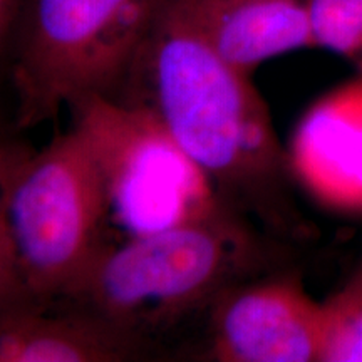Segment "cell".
<instances>
[{"label":"cell","instance_id":"cell-1","mask_svg":"<svg viewBox=\"0 0 362 362\" xmlns=\"http://www.w3.org/2000/svg\"><path fill=\"white\" fill-rule=\"evenodd\" d=\"M116 101L148 107L218 197L277 240L309 235L265 99L168 0Z\"/></svg>","mask_w":362,"mask_h":362},{"label":"cell","instance_id":"cell-2","mask_svg":"<svg viewBox=\"0 0 362 362\" xmlns=\"http://www.w3.org/2000/svg\"><path fill=\"white\" fill-rule=\"evenodd\" d=\"M235 210L107 243L66 298L156 347V337L243 280L279 269L274 245Z\"/></svg>","mask_w":362,"mask_h":362},{"label":"cell","instance_id":"cell-3","mask_svg":"<svg viewBox=\"0 0 362 362\" xmlns=\"http://www.w3.org/2000/svg\"><path fill=\"white\" fill-rule=\"evenodd\" d=\"M0 119V215L30 296H66L106 245L107 197L93 148L78 126L33 149Z\"/></svg>","mask_w":362,"mask_h":362},{"label":"cell","instance_id":"cell-4","mask_svg":"<svg viewBox=\"0 0 362 362\" xmlns=\"http://www.w3.org/2000/svg\"><path fill=\"white\" fill-rule=\"evenodd\" d=\"M168 0H27L11 71L16 129L88 98L119 99Z\"/></svg>","mask_w":362,"mask_h":362},{"label":"cell","instance_id":"cell-5","mask_svg":"<svg viewBox=\"0 0 362 362\" xmlns=\"http://www.w3.org/2000/svg\"><path fill=\"white\" fill-rule=\"evenodd\" d=\"M69 110L98 160L110 220L126 238L233 210L148 107L94 96Z\"/></svg>","mask_w":362,"mask_h":362},{"label":"cell","instance_id":"cell-6","mask_svg":"<svg viewBox=\"0 0 362 362\" xmlns=\"http://www.w3.org/2000/svg\"><path fill=\"white\" fill-rule=\"evenodd\" d=\"M203 359L317 362L320 302L300 275L275 269L226 288L206 310Z\"/></svg>","mask_w":362,"mask_h":362},{"label":"cell","instance_id":"cell-7","mask_svg":"<svg viewBox=\"0 0 362 362\" xmlns=\"http://www.w3.org/2000/svg\"><path fill=\"white\" fill-rule=\"evenodd\" d=\"M155 346L66 298L24 302L0 314V362H128Z\"/></svg>","mask_w":362,"mask_h":362},{"label":"cell","instance_id":"cell-8","mask_svg":"<svg viewBox=\"0 0 362 362\" xmlns=\"http://www.w3.org/2000/svg\"><path fill=\"white\" fill-rule=\"evenodd\" d=\"M193 29L243 74L288 52L314 49L310 0H171Z\"/></svg>","mask_w":362,"mask_h":362},{"label":"cell","instance_id":"cell-9","mask_svg":"<svg viewBox=\"0 0 362 362\" xmlns=\"http://www.w3.org/2000/svg\"><path fill=\"white\" fill-rule=\"evenodd\" d=\"M317 362H362V270L320 302Z\"/></svg>","mask_w":362,"mask_h":362},{"label":"cell","instance_id":"cell-10","mask_svg":"<svg viewBox=\"0 0 362 362\" xmlns=\"http://www.w3.org/2000/svg\"><path fill=\"white\" fill-rule=\"evenodd\" d=\"M314 49L342 57L362 76V0H310Z\"/></svg>","mask_w":362,"mask_h":362},{"label":"cell","instance_id":"cell-11","mask_svg":"<svg viewBox=\"0 0 362 362\" xmlns=\"http://www.w3.org/2000/svg\"><path fill=\"white\" fill-rule=\"evenodd\" d=\"M27 0H0V94L4 89L11 93V71ZM0 111H4L0 104Z\"/></svg>","mask_w":362,"mask_h":362},{"label":"cell","instance_id":"cell-12","mask_svg":"<svg viewBox=\"0 0 362 362\" xmlns=\"http://www.w3.org/2000/svg\"><path fill=\"white\" fill-rule=\"evenodd\" d=\"M29 300H34V297L22 282L2 215H0V314Z\"/></svg>","mask_w":362,"mask_h":362}]
</instances>
